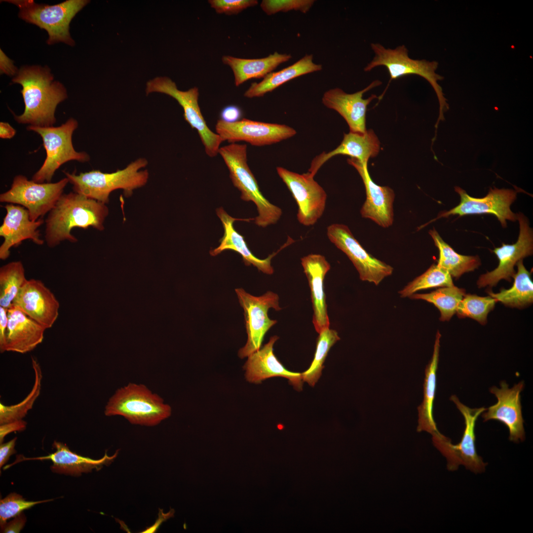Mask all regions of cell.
<instances>
[{
    "label": "cell",
    "mask_w": 533,
    "mask_h": 533,
    "mask_svg": "<svg viewBox=\"0 0 533 533\" xmlns=\"http://www.w3.org/2000/svg\"><path fill=\"white\" fill-rule=\"evenodd\" d=\"M219 153L229 170L233 185L241 192V199L255 204L259 214L254 219L255 224L265 228L276 223L282 210L271 203L260 191L247 164V145L231 143L221 147Z\"/></svg>",
    "instance_id": "5"
},
{
    "label": "cell",
    "mask_w": 533,
    "mask_h": 533,
    "mask_svg": "<svg viewBox=\"0 0 533 533\" xmlns=\"http://www.w3.org/2000/svg\"><path fill=\"white\" fill-rule=\"evenodd\" d=\"M8 324V309L0 306V350L3 348Z\"/></svg>",
    "instance_id": "48"
},
{
    "label": "cell",
    "mask_w": 533,
    "mask_h": 533,
    "mask_svg": "<svg viewBox=\"0 0 533 533\" xmlns=\"http://www.w3.org/2000/svg\"><path fill=\"white\" fill-rule=\"evenodd\" d=\"M301 264L310 289L313 310L312 323L316 332L320 333L330 326L324 283L331 266L324 256L316 254L303 257Z\"/></svg>",
    "instance_id": "25"
},
{
    "label": "cell",
    "mask_w": 533,
    "mask_h": 533,
    "mask_svg": "<svg viewBox=\"0 0 533 533\" xmlns=\"http://www.w3.org/2000/svg\"><path fill=\"white\" fill-rule=\"evenodd\" d=\"M327 235L330 241L352 262L361 280L378 285L392 273L393 268L367 252L347 226L332 224L327 228Z\"/></svg>",
    "instance_id": "13"
},
{
    "label": "cell",
    "mask_w": 533,
    "mask_h": 533,
    "mask_svg": "<svg viewBox=\"0 0 533 533\" xmlns=\"http://www.w3.org/2000/svg\"><path fill=\"white\" fill-rule=\"evenodd\" d=\"M0 74L8 76H16L19 70L14 65V61L9 58L2 51L0 50Z\"/></svg>",
    "instance_id": "46"
},
{
    "label": "cell",
    "mask_w": 533,
    "mask_h": 533,
    "mask_svg": "<svg viewBox=\"0 0 533 533\" xmlns=\"http://www.w3.org/2000/svg\"><path fill=\"white\" fill-rule=\"evenodd\" d=\"M277 336L271 337L268 342L248 357L243 366L246 380L259 384L264 380L273 377H283L298 391L303 388L302 373L288 370L273 353V345L278 340Z\"/></svg>",
    "instance_id": "23"
},
{
    "label": "cell",
    "mask_w": 533,
    "mask_h": 533,
    "mask_svg": "<svg viewBox=\"0 0 533 533\" xmlns=\"http://www.w3.org/2000/svg\"><path fill=\"white\" fill-rule=\"evenodd\" d=\"M215 129L223 142L235 143L244 141L255 146L275 144L291 138L297 133L294 129L286 125L246 118L231 123L219 119Z\"/></svg>",
    "instance_id": "15"
},
{
    "label": "cell",
    "mask_w": 533,
    "mask_h": 533,
    "mask_svg": "<svg viewBox=\"0 0 533 533\" xmlns=\"http://www.w3.org/2000/svg\"><path fill=\"white\" fill-rule=\"evenodd\" d=\"M463 288L455 285L443 287L429 293L414 294L409 298L420 299L433 304L440 311V320L449 321L456 313L458 304L465 295Z\"/></svg>",
    "instance_id": "34"
},
{
    "label": "cell",
    "mask_w": 533,
    "mask_h": 533,
    "mask_svg": "<svg viewBox=\"0 0 533 533\" xmlns=\"http://www.w3.org/2000/svg\"><path fill=\"white\" fill-rule=\"evenodd\" d=\"M382 83L375 80L363 89L354 93H347L342 89L336 88L325 92L322 101L327 108L337 112L346 121L350 132L364 133L366 131V114L367 106L374 99L378 98L375 94L367 99L363 95L367 91Z\"/></svg>",
    "instance_id": "21"
},
{
    "label": "cell",
    "mask_w": 533,
    "mask_h": 533,
    "mask_svg": "<svg viewBox=\"0 0 533 533\" xmlns=\"http://www.w3.org/2000/svg\"><path fill=\"white\" fill-rule=\"evenodd\" d=\"M235 291L240 305L244 310L247 340L246 344L238 352L240 358L248 357L261 347L266 332L277 323L275 320L268 316L270 308L276 311L281 309L279 305V297L273 292L268 291L261 296H254L242 288Z\"/></svg>",
    "instance_id": "12"
},
{
    "label": "cell",
    "mask_w": 533,
    "mask_h": 533,
    "mask_svg": "<svg viewBox=\"0 0 533 533\" xmlns=\"http://www.w3.org/2000/svg\"><path fill=\"white\" fill-rule=\"evenodd\" d=\"M42 325L51 328L59 315V303L54 294L39 280H27L12 305Z\"/></svg>",
    "instance_id": "18"
},
{
    "label": "cell",
    "mask_w": 533,
    "mask_h": 533,
    "mask_svg": "<svg viewBox=\"0 0 533 533\" xmlns=\"http://www.w3.org/2000/svg\"><path fill=\"white\" fill-rule=\"evenodd\" d=\"M69 182L65 177L54 183H38L23 175H17L10 189L0 194V201L24 207L28 211L30 220L35 221L53 209Z\"/></svg>",
    "instance_id": "9"
},
{
    "label": "cell",
    "mask_w": 533,
    "mask_h": 533,
    "mask_svg": "<svg viewBox=\"0 0 533 533\" xmlns=\"http://www.w3.org/2000/svg\"><path fill=\"white\" fill-rule=\"evenodd\" d=\"M16 134V130L7 122L0 123V137L2 139H11Z\"/></svg>",
    "instance_id": "49"
},
{
    "label": "cell",
    "mask_w": 533,
    "mask_h": 533,
    "mask_svg": "<svg viewBox=\"0 0 533 533\" xmlns=\"http://www.w3.org/2000/svg\"><path fill=\"white\" fill-rule=\"evenodd\" d=\"M441 334L437 332L432 358L425 371L423 399L418 407L419 431H426L432 435L439 432L433 417V405L436 387V371L438 367Z\"/></svg>",
    "instance_id": "31"
},
{
    "label": "cell",
    "mask_w": 533,
    "mask_h": 533,
    "mask_svg": "<svg viewBox=\"0 0 533 533\" xmlns=\"http://www.w3.org/2000/svg\"><path fill=\"white\" fill-rule=\"evenodd\" d=\"M208 2L217 13L228 15L238 14L258 3L256 0H209Z\"/></svg>",
    "instance_id": "42"
},
{
    "label": "cell",
    "mask_w": 533,
    "mask_h": 533,
    "mask_svg": "<svg viewBox=\"0 0 533 533\" xmlns=\"http://www.w3.org/2000/svg\"><path fill=\"white\" fill-rule=\"evenodd\" d=\"M517 217L520 228L517 241L512 244L502 243L501 247L492 250L498 260V265L479 277L477 282L479 288L495 286L501 279L510 282L515 273L514 267L517 262L533 254V233L529 221L521 213L517 214Z\"/></svg>",
    "instance_id": "17"
},
{
    "label": "cell",
    "mask_w": 533,
    "mask_h": 533,
    "mask_svg": "<svg viewBox=\"0 0 533 533\" xmlns=\"http://www.w3.org/2000/svg\"><path fill=\"white\" fill-rule=\"evenodd\" d=\"M32 365L35 373V382L27 397L20 403L10 406L0 404V424L22 419L31 410L38 397L41 390L42 372L37 360L32 356Z\"/></svg>",
    "instance_id": "36"
},
{
    "label": "cell",
    "mask_w": 533,
    "mask_h": 533,
    "mask_svg": "<svg viewBox=\"0 0 533 533\" xmlns=\"http://www.w3.org/2000/svg\"><path fill=\"white\" fill-rule=\"evenodd\" d=\"M524 383L521 381L512 388L504 381L500 382V388L493 386L490 389L497 399V402L490 407L482 415L484 421L490 419L498 420L509 429V440L514 442L525 439L524 420L522 417L520 393Z\"/></svg>",
    "instance_id": "19"
},
{
    "label": "cell",
    "mask_w": 533,
    "mask_h": 533,
    "mask_svg": "<svg viewBox=\"0 0 533 533\" xmlns=\"http://www.w3.org/2000/svg\"><path fill=\"white\" fill-rule=\"evenodd\" d=\"M380 150V141L372 129L364 133H344L343 140L337 148L327 153L323 152L313 159L307 173L314 178L324 163L338 154L347 155L361 162H368L370 157L378 155Z\"/></svg>",
    "instance_id": "28"
},
{
    "label": "cell",
    "mask_w": 533,
    "mask_h": 533,
    "mask_svg": "<svg viewBox=\"0 0 533 533\" xmlns=\"http://www.w3.org/2000/svg\"><path fill=\"white\" fill-rule=\"evenodd\" d=\"M27 281L21 261L9 263L0 268V306L9 308Z\"/></svg>",
    "instance_id": "35"
},
{
    "label": "cell",
    "mask_w": 533,
    "mask_h": 533,
    "mask_svg": "<svg viewBox=\"0 0 533 533\" xmlns=\"http://www.w3.org/2000/svg\"><path fill=\"white\" fill-rule=\"evenodd\" d=\"M146 92L147 95L152 92L163 93L176 100L183 109L185 120L197 131L206 153L211 157L219 153L223 141L207 126L198 104L199 92L197 87L181 91L169 77H157L148 81Z\"/></svg>",
    "instance_id": "10"
},
{
    "label": "cell",
    "mask_w": 533,
    "mask_h": 533,
    "mask_svg": "<svg viewBox=\"0 0 533 533\" xmlns=\"http://www.w3.org/2000/svg\"><path fill=\"white\" fill-rule=\"evenodd\" d=\"M429 234L439 250L437 265L446 270L452 277L458 278L464 273L474 271L481 265L478 256L462 255L456 252L434 228L430 230Z\"/></svg>",
    "instance_id": "33"
},
{
    "label": "cell",
    "mask_w": 533,
    "mask_h": 533,
    "mask_svg": "<svg viewBox=\"0 0 533 533\" xmlns=\"http://www.w3.org/2000/svg\"><path fill=\"white\" fill-rule=\"evenodd\" d=\"M517 272L514 274V282L509 289L502 288L497 293L488 291L489 296L504 305L522 308L533 302V283L531 273L525 267L523 260L517 263Z\"/></svg>",
    "instance_id": "32"
},
{
    "label": "cell",
    "mask_w": 533,
    "mask_h": 533,
    "mask_svg": "<svg viewBox=\"0 0 533 533\" xmlns=\"http://www.w3.org/2000/svg\"><path fill=\"white\" fill-rule=\"evenodd\" d=\"M17 437L10 441L1 443L0 446V467H1L8 461L9 457L16 453L15 446Z\"/></svg>",
    "instance_id": "47"
},
{
    "label": "cell",
    "mask_w": 533,
    "mask_h": 533,
    "mask_svg": "<svg viewBox=\"0 0 533 533\" xmlns=\"http://www.w3.org/2000/svg\"><path fill=\"white\" fill-rule=\"evenodd\" d=\"M104 413L122 416L132 424L153 426L168 418L171 408L145 385L129 383L110 398Z\"/></svg>",
    "instance_id": "4"
},
{
    "label": "cell",
    "mask_w": 533,
    "mask_h": 533,
    "mask_svg": "<svg viewBox=\"0 0 533 533\" xmlns=\"http://www.w3.org/2000/svg\"><path fill=\"white\" fill-rule=\"evenodd\" d=\"M147 164L145 158H140L124 169L111 173L99 170L78 175L67 172L64 173L72 184L74 192L106 204L109 201L111 192L115 190L123 189L125 193L129 195L134 190L144 186L148 181L149 172L147 170H140Z\"/></svg>",
    "instance_id": "3"
},
{
    "label": "cell",
    "mask_w": 533,
    "mask_h": 533,
    "mask_svg": "<svg viewBox=\"0 0 533 533\" xmlns=\"http://www.w3.org/2000/svg\"><path fill=\"white\" fill-rule=\"evenodd\" d=\"M26 522V517L24 513H21L14 517V519L6 523L1 529L2 533H19L24 528Z\"/></svg>",
    "instance_id": "45"
},
{
    "label": "cell",
    "mask_w": 533,
    "mask_h": 533,
    "mask_svg": "<svg viewBox=\"0 0 533 533\" xmlns=\"http://www.w3.org/2000/svg\"><path fill=\"white\" fill-rule=\"evenodd\" d=\"M497 302L490 296L465 294L458 304L456 313L460 318L470 317L484 325L487 322L488 314Z\"/></svg>",
    "instance_id": "39"
},
{
    "label": "cell",
    "mask_w": 533,
    "mask_h": 533,
    "mask_svg": "<svg viewBox=\"0 0 533 533\" xmlns=\"http://www.w3.org/2000/svg\"><path fill=\"white\" fill-rule=\"evenodd\" d=\"M322 66L313 61L312 54L304 57L287 68L267 74L260 82H254L245 92V97L252 98L262 97L284 83L296 77L307 74L319 71Z\"/></svg>",
    "instance_id": "30"
},
{
    "label": "cell",
    "mask_w": 533,
    "mask_h": 533,
    "mask_svg": "<svg viewBox=\"0 0 533 533\" xmlns=\"http://www.w3.org/2000/svg\"><path fill=\"white\" fill-rule=\"evenodd\" d=\"M216 214L220 218L224 230V235L220 239V245L209 252L212 256H216L227 250L234 251L239 254L246 266L253 265L259 271L267 274H272L274 272L271 265L272 258L281 250L285 244L277 252L273 253L265 259H260L253 255L247 246L243 235L239 234L234 228L233 223L235 221H250L255 219H237L229 215L222 207L216 209Z\"/></svg>",
    "instance_id": "27"
},
{
    "label": "cell",
    "mask_w": 533,
    "mask_h": 533,
    "mask_svg": "<svg viewBox=\"0 0 533 533\" xmlns=\"http://www.w3.org/2000/svg\"><path fill=\"white\" fill-rule=\"evenodd\" d=\"M319 334L313 360L308 369L302 373L303 382H307L312 387L321 376L324 368L323 364L330 348L340 340L337 332L329 328Z\"/></svg>",
    "instance_id": "37"
},
{
    "label": "cell",
    "mask_w": 533,
    "mask_h": 533,
    "mask_svg": "<svg viewBox=\"0 0 533 533\" xmlns=\"http://www.w3.org/2000/svg\"><path fill=\"white\" fill-rule=\"evenodd\" d=\"M276 170L298 205V221L305 226L314 225L325 208L327 194L324 190L307 173L300 174L281 167H277Z\"/></svg>",
    "instance_id": "14"
},
{
    "label": "cell",
    "mask_w": 533,
    "mask_h": 533,
    "mask_svg": "<svg viewBox=\"0 0 533 533\" xmlns=\"http://www.w3.org/2000/svg\"><path fill=\"white\" fill-rule=\"evenodd\" d=\"M347 162L360 175L365 187L366 199L360 210L363 218L369 219L383 228L391 226L393 222V204L395 193L387 186H380L374 182L368 169V162H361L350 158Z\"/></svg>",
    "instance_id": "20"
},
{
    "label": "cell",
    "mask_w": 533,
    "mask_h": 533,
    "mask_svg": "<svg viewBox=\"0 0 533 533\" xmlns=\"http://www.w3.org/2000/svg\"><path fill=\"white\" fill-rule=\"evenodd\" d=\"M12 82L22 86L25 104L23 113L18 116L14 114L15 120L34 126H53L56 121V107L68 96L65 86L54 80L50 69L47 66H23Z\"/></svg>",
    "instance_id": "1"
},
{
    "label": "cell",
    "mask_w": 533,
    "mask_h": 533,
    "mask_svg": "<svg viewBox=\"0 0 533 533\" xmlns=\"http://www.w3.org/2000/svg\"><path fill=\"white\" fill-rule=\"evenodd\" d=\"M455 191L460 196L459 204L449 211L441 213L433 221L450 215L490 214L495 216L502 226L506 227V220H517V214L510 209L511 204L516 198L517 191L515 190L495 188L491 189L487 195L482 198L472 197L458 187H455Z\"/></svg>",
    "instance_id": "16"
},
{
    "label": "cell",
    "mask_w": 533,
    "mask_h": 533,
    "mask_svg": "<svg viewBox=\"0 0 533 533\" xmlns=\"http://www.w3.org/2000/svg\"><path fill=\"white\" fill-rule=\"evenodd\" d=\"M371 47L375 53L372 60L364 68L365 72H370L378 66L387 69L390 82L394 79L410 75H416L425 78L433 88L439 103V115L435 125L437 128L440 120H444V113L449 109L446 99L444 96L441 87L437 83L444 77L437 73L438 63L425 60H415L409 56L408 49L405 45L394 49L386 48L378 43H372Z\"/></svg>",
    "instance_id": "6"
},
{
    "label": "cell",
    "mask_w": 533,
    "mask_h": 533,
    "mask_svg": "<svg viewBox=\"0 0 533 533\" xmlns=\"http://www.w3.org/2000/svg\"><path fill=\"white\" fill-rule=\"evenodd\" d=\"M77 126V121L71 118L58 127H27L28 130L40 135L46 153L42 165L33 175L32 180L38 183H50L55 171L65 162L73 160L81 162L89 160L87 153L77 152L73 147L72 135Z\"/></svg>",
    "instance_id": "8"
},
{
    "label": "cell",
    "mask_w": 533,
    "mask_h": 533,
    "mask_svg": "<svg viewBox=\"0 0 533 533\" xmlns=\"http://www.w3.org/2000/svg\"><path fill=\"white\" fill-rule=\"evenodd\" d=\"M52 447L55 451L46 456L25 457L23 456H17L15 462L4 467H10L18 462L29 460H50L52 462L50 469L53 472L66 475L79 476L83 473L91 472L93 469L99 470L104 465H108L114 461L118 452L114 456H109L107 453L99 459H93L79 455L72 452L63 443L54 441Z\"/></svg>",
    "instance_id": "24"
},
{
    "label": "cell",
    "mask_w": 533,
    "mask_h": 533,
    "mask_svg": "<svg viewBox=\"0 0 533 533\" xmlns=\"http://www.w3.org/2000/svg\"><path fill=\"white\" fill-rule=\"evenodd\" d=\"M291 58V54L275 52L266 57L258 59L224 56L222 61L232 69L235 85L238 86L250 79L264 78L280 64L289 61Z\"/></svg>",
    "instance_id": "29"
},
{
    "label": "cell",
    "mask_w": 533,
    "mask_h": 533,
    "mask_svg": "<svg viewBox=\"0 0 533 533\" xmlns=\"http://www.w3.org/2000/svg\"><path fill=\"white\" fill-rule=\"evenodd\" d=\"M4 208L6 213L0 227V236L4 238L0 246L1 260L7 259L10 248L17 247L26 239H31L37 245L43 244L38 230L44 223L42 218L35 221L31 220L28 211L19 205L9 203Z\"/></svg>",
    "instance_id": "22"
},
{
    "label": "cell",
    "mask_w": 533,
    "mask_h": 533,
    "mask_svg": "<svg viewBox=\"0 0 533 533\" xmlns=\"http://www.w3.org/2000/svg\"><path fill=\"white\" fill-rule=\"evenodd\" d=\"M108 214L105 203L75 192L63 194L45 220V242L50 248L65 240L76 242L77 239L71 234L73 228L92 227L103 230Z\"/></svg>",
    "instance_id": "2"
},
{
    "label": "cell",
    "mask_w": 533,
    "mask_h": 533,
    "mask_svg": "<svg viewBox=\"0 0 533 533\" xmlns=\"http://www.w3.org/2000/svg\"><path fill=\"white\" fill-rule=\"evenodd\" d=\"M27 422L23 419L17 420L1 424L0 426V443H2L4 437L8 434L16 431H22L26 428Z\"/></svg>",
    "instance_id": "43"
},
{
    "label": "cell",
    "mask_w": 533,
    "mask_h": 533,
    "mask_svg": "<svg viewBox=\"0 0 533 533\" xmlns=\"http://www.w3.org/2000/svg\"><path fill=\"white\" fill-rule=\"evenodd\" d=\"M46 329L24 312L12 306L8 309L5 341L1 353H25L42 343Z\"/></svg>",
    "instance_id": "26"
},
{
    "label": "cell",
    "mask_w": 533,
    "mask_h": 533,
    "mask_svg": "<svg viewBox=\"0 0 533 533\" xmlns=\"http://www.w3.org/2000/svg\"><path fill=\"white\" fill-rule=\"evenodd\" d=\"M220 115V119L231 123L240 120L243 113L238 106L231 105L224 108L221 111Z\"/></svg>",
    "instance_id": "44"
},
{
    "label": "cell",
    "mask_w": 533,
    "mask_h": 533,
    "mask_svg": "<svg viewBox=\"0 0 533 533\" xmlns=\"http://www.w3.org/2000/svg\"><path fill=\"white\" fill-rule=\"evenodd\" d=\"M314 2L313 0H264L261 3V7L269 15L290 10H298L305 13Z\"/></svg>",
    "instance_id": "41"
},
{
    "label": "cell",
    "mask_w": 533,
    "mask_h": 533,
    "mask_svg": "<svg viewBox=\"0 0 533 533\" xmlns=\"http://www.w3.org/2000/svg\"><path fill=\"white\" fill-rule=\"evenodd\" d=\"M450 400L455 404L464 418L465 428L462 437L458 444L454 445L450 440L439 432L433 435V442L447 457L449 469L456 470L458 465L462 464L473 472H482L486 464L477 453L474 429L478 417L487 409L470 408L463 405L454 395L451 396Z\"/></svg>",
    "instance_id": "11"
},
{
    "label": "cell",
    "mask_w": 533,
    "mask_h": 533,
    "mask_svg": "<svg viewBox=\"0 0 533 533\" xmlns=\"http://www.w3.org/2000/svg\"><path fill=\"white\" fill-rule=\"evenodd\" d=\"M452 276L445 269L433 264L399 292L401 297H410L418 291L436 287L454 286Z\"/></svg>",
    "instance_id": "38"
},
{
    "label": "cell",
    "mask_w": 533,
    "mask_h": 533,
    "mask_svg": "<svg viewBox=\"0 0 533 533\" xmlns=\"http://www.w3.org/2000/svg\"><path fill=\"white\" fill-rule=\"evenodd\" d=\"M16 5L18 17L26 22L46 30L47 43L62 42L70 46L75 41L70 34V24L75 16L89 2L87 0H67L54 5L38 4L33 0H4Z\"/></svg>",
    "instance_id": "7"
},
{
    "label": "cell",
    "mask_w": 533,
    "mask_h": 533,
    "mask_svg": "<svg viewBox=\"0 0 533 533\" xmlns=\"http://www.w3.org/2000/svg\"><path fill=\"white\" fill-rule=\"evenodd\" d=\"M53 500V499L38 501H28L21 495L15 493L9 494L0 501V525L2 529L7 521L18 515L26 509L42 503Z\"/></svg>",
    "instance_id": "40"
}]
</instances>
